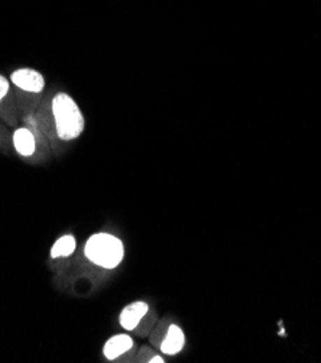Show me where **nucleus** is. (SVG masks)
<instances>
[{
  "instance_id": "f257e3e1",
  "label": "nucleus",
  "mask_w": 321,
  "mask_h": 363,
  "mask_svg": "<svg viewBox=\"0 0 321 363\" xmlns=\"http://www.w3.org/2000/svg\"><path fill=\"white\" fill-rule=\"evenodd\" d=\"M84 255L94 265L113 269L124 256V246L119 238L110 233H94L84 246Z\"/></svg>"
},
{
  "instance_id": "f03ea898",
  "label": "nucleus",
  "mask_w": 321,
  "mask_h": 363,
  "mask_svg": "<svg viewBox=\"0 0 321 363\" xmlns=\"http://www.w3.org/2000/svg\"><path fill=\"white\" fill-rule=\"evenodd\" d=\"M52 113L57 134L62 141H73L84 131V118L71 96L58 93L52 99Z\"/></svg>"
},
{
  "instance_id": "7ed1b4c3",
  "label": "nucleus",
  "mask_w": 321,
  "mask_h": 363,
  "mask_svg": "<svg viewBox=\"0 0 321 363\" xmlns=\"http://www.w3.org/2000/svg\"><path fill=\"white\" fill-rule=\"evenodd\" d=\"M10 80L16 87L22 89L25 92H31V93L42 92V89H44V85H45L44 77L32 69H19V70L13 71Z\"/></svg>"
},
{
  "instance_id": "20e7f679",
  "label": "nucleus",
  "mask_w": 321,
  "mask_h": 363,
  "mask_svg": "<svg viewBox=\"0 0 321 363\" xmlns=\"http://www.w3.org/2000/svg\"><path fill=\"white\" fill-rule=\"evenodd\" d=\"M148 311L149 307L143 301H135L129 306H126L120 313V326L124 330H135L142 322V318L148 314Z\"/></svg>"
},
{
  "instance_id": "39448f33",
  "label": "nucleus",
  "mask_w": 321,
  "mask_h": 363,
  "mask_svg": "<svg viewBox=\"0 0 321 363\" xmlns=\"http://www.w3.org/2000/svg\"><path fill=\"white\" fill-rule=\"evenodd\" d=\"M134 346V340L131 336L127 334H116L112 336L109 340L106 341V345L103 348V353L107 360H115L124 355L126 352H129Z\"/></svg>"
},
{
  "instance_id": "423d86ee",
  "label": "nucleus",
  "mask_w": 321,
  "mask_h": 363,
  "mask_svg": "<svg viewBox=\"0 0 321 363\" xmlns=\"http://www.w3.org/2000/svg\"><path fill=\"white\" fill-rule=\"evenodd\" d=\"M185 346V334L180 326L171 325L161 343V352L169 356L180 353Z\"/></svg>"
},
{
  "instance_id": "0eeeda50",
  "label": "nucleus",
  "mask_w": 321,
  "mask_h": 363,
  "mask_svg": "<svg viewBox=\"0 0 321 363\" xmlns=\"http://www.w3.org/2000/svg\"><path fill=\"white\" fill-rule=\"evenodd\" d=\"M13 145L19 155L22 157H31L35 152V138L34 135L25 129V127H20L13 135Z\"/></svg>"
},
{
  "instance_id": "6e6552de",
  "label": "nucleus",
  "mask_w": 321,
  "mask_h": 363,
  "mask_svg": "<svg viewBox=\"0 0 321 363\" xmlns=\"http://www.w3.org/2000/svg\"><path fill=\"white\" fill-rule=\"evenodd\" d=\"M77 248V242L73 234H64L51 248V258H67V256L73 255Z\"/></svg>"
},
{
  "instance_id": "1a4fd4ad",
  "label": "nucleus",
  "mask_w": 321,
  "mask_h": 363,
  "mask_svg": "<svg viewBox=\"0 0 321 363\" xmlns=\"http://www.w3.org/2000/svg\"><path fill=\"white\" fill-rule=\"evenodd\" d=\"M8 92H9V81L3 76H0V101L3 100V97L8 94Z\"/></svg>"
},
{
  "instance_id": "9d476101",
  "label": "nucleus",
  "mask_w": 321,
  "mask_h": 363,
  "mask_svg": "<svg viewBox=\"0 0 321 363\" xmlns=\"http://www.w3.org/2000/svg\"><path fill=\"white\" fill-rule=\"evenodd\" d=\"M148 362H155V363H164V359L161 356H154L152 359H149Z\"/></svg>"
}]
</instances>
